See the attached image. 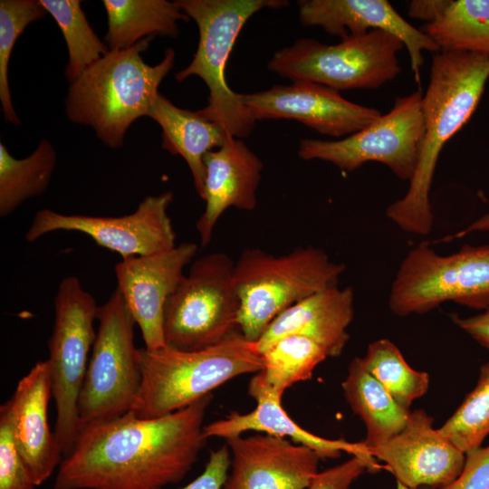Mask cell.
Masks as SVG:
<instances>
[{
  "label": "cell",
  "mask_w": 489,
  "mask_h": 489,
  "mask_svg": "<svg viewBox=\"0 0 489 489\" xmlns=\"http://www.w3.org/2000/svg\"><path fill=\"white\" fill-rule=\"evenodd\" d=\"M454 322L481 346L489 350V302L479 313L462 318L453 316Z\"/></svg>",
  "instance_id": "37"
},
{
  "label": "cell",
  "mask_w": 489,
  "mask_h": 489,
  "mask_svg": "<svg viewBox=\"0 0 489 489\" xmlns=\"http://www.w3.org/2000/svg\"><path fill=\"white\" fill-rule=\"evenodd\" d=\"M248 392L255 399L256 407L250 412H232L225 417L204 427L206 439L221 437L225 440L242 436L247 431H256L280 437H289L292 442L313 450L321 459H335L345 452L351 455L375 459L362 442L345 439H328L312 434L298 425L284 410L282 398L266 389L249 383Z\"/></svg>",
  "instance_id": "22"
},
{
  "label": "cell",
  "mask_w": 489,
  "mask_h": 489,
  "mask_svg": "<svg viewBox=\"0 0 489 489\" xmlns=\"http://www.w3.org/2000/svg\"><path fill=\"white\" fill-rule=\"evenodd\" d=\"M362 361L367 370L404 408L409 409L416 399L427 392L429 375L411 368L399 349L388 339L369 343Z\"/></svg>",
  "instance_id": "30"
},
{
  "label": "cell",
  "mask_w": 489,
  "mask_h": 489,
  "mask_svg": "<svg viewBox=\"0 0 489 489\" xmlns=\"http://www.w3.org/2000/svg\"><path fill=\"white\" fill-rule=\"evenodd\" d=\"M451 0H413L408 5L410 17L426 21V24L436 20L450 4Z\"/></svg>",
  "instance_id": "38"
},
{
  "label": "cell",
  "mask_w": 489,
  "mask_h": 489,
  "mask_svg": "<svg viewBox=\"0 0 489 489\" xmlns=\"http://www.w3.org/2000/svg\"><path fill=\"white\" fill-rule=\"evenodd\" d=\"M434 418L423 409L410 411L403 429L369 454L385 463L403 485L437 488L461 473L465 454L440 434Z\"/></svg>",
  "instance_id": "16"
},
{
  "label": "cell",
  "mask_w": 489,
  "mask_h": 489,
  "mask_svg": "<svg viewBox=\"0 0 489 489\" xmlns=\"http://www.w3.org/2000/svg\"><path fill=\"white\" fill-rule=\"evenodd\" d=\"M353 316L352 289L331 286L280 313L255 341L256 348L261 352L281 337L297 334L317 342L328 357H338L350 339L348 327Z\"/></svg>",
  "instance_id": "21"
},
{
  "label": "cell",
  "mask_w": 489,
  "mask_h": 489,
  "mask_svg": "<svg viewBox=\"0 0 489 489\" xmlns=\"http://www.w3.org/2000/svg\"><path fill=\"white\" fill-rule=\"evenodd\" d=\"M57 161L50 141L43 139L25 158L17 159L0 143V216L5 217L25 200L45 192Z\"/></svg>",
  "instance_id": "28"
},
{
  "label": "cell",
  "mask_w": 489,
  "mask_h": 489,
  "mask_svg": "<svg viewBox=\"0 0 489 489\" xmlns=\"http://www.w3.org/2000/svg\"><path fill=\"white\" fill-rule=\"evenodd\" d=\"M99 329L78 400L81 430L118 418L132 409L142 379L136 324L116 289L99 307Z\"/></svg>",
  "instance_id": "8"
},
{
  "label": "cell",
  "mask_w": 489,
  "mask_h": 489,
  "mask_svg": "<svg viewBox=\"0 0 489 489\" xmlns=\"http://www.w3.org/2000/svg\"><path fill=\"white\" fill-rule=\"evenodd\" d=\"M148 117L158 122L162 129V149L181 156L187 162L195 188L203 199L206 177L204 157L221 147L229 133L197 111L177 107L160 93L154 100Z\"/></svg>",
  "instance_id": "23"
},
{
  "label": "cell",
  "mask_w": 489,
  "mask_h": 489,
  "mask_svg": "<svg viewBox=\"0 0 489 489\" xmlns=\"http://www.w3.org/2000/svg\"><path fill=\"white\" fill-rule=\"evenodd\" d=\"M438 431L465 454L482 446L489 435V361L480 367L475 388Z\"/></svg>",
  "instance_id": "31"
},
{
  "label": "cell",
  "mask_w": 489,
  "mask_h": 489,
  "mask_svg": "<svg viewBox=\"0 0 489 489\" xmlns=\"http://www.w3.org/2000/svg\"><path fill=\"white\" fill-rule=\"evenodd\" d=\"M141 384L130 410L140 418L158 417L182 409L238 376L262 369L255 341L239 331L200 350L166 346L139 349Z\"/></svg>",
  "instance_id": "4"
},
{
  "label": "cell",
  "mask_w": 489,
  "mask_h": 489,
  "mask_svg": "<svg viewBox=\"0 0 489 489\" xmlns=\"http://www.w3.org/2000/svg\"><path fill=\"white\" fill-rule=\"evenodd\" d=\"M110 51L133 46L147 37L178 36V22L189 21L174 2L167 0H104Z\"/></svg>",
  "instance_id": "25"
},
{
  "label": "cell",
  "mask_w": 489,
  "mask_h": 489,
  "mask_svg": "<svg viewBox=\"0 0 489 489\" xmlns=\"http://www.w3.org/2000/svg\"><path fill=\"white\" fill-rule=\"evenodd\" d=\"M15 444L9 417L0 407V489H35Z\"/></svg>",
  "instance_id": "33"
},
{
  "label": "cell",
  "mask_w": 489,
  "mask_h": 489,
  "mask_svg": "<svg viewBox=\"0 0 489 489\" xmlns=\"http://www.w3.org/2000/svg\"><path fill=\"white\" fill-rule=\"evenodd\" d=\"M176 5L198 27L199 39L191 62L175 74L181 82L197 76L208 88L207 104L197 112L240 139L253 131L255 120L241 93L230 89L225 66L236 39L249 18L264 8L280 9L285 0H177Z\"/></svg>",
  "instance_id": "6"
},
{
  "label": "cell",
  "mask_w": 489,
  "mask_h": 489,
  "mask_svg": "<svg viewBox=\"0 0 489 489\" xmlns=\"http://www.w3.org/2000/svg\"><path fill=\"white\" fill-rule=\"evenodd\" d=\"M421 31L440 51L489 58V0H451L442 14Z\"/></svg>",
  "instance_id": "27"
},
{
  "label": "cell",
  "mask_w": 489,
  "mask_h": 489,
  "mask_svg": "<svg viewBox=\"0 0 489 489\" xmlns=\"http://www.w3.org/2000/svg\"><path fill=\"white\" fill-rule=\"evenodd\" d=\"M172 201L170 191L148 196L134 212L121 216L66 215L42 209L35 214L25 240L33 243L59 230L77 231L89 235L98 245L120 254L121 259L165 252L177 245L168 214Z\"/></svg>",
  "instance_id": "13"
},
{
  "label": "cell",
  "mask_w": 489,
  "mask_h": 489,
  "mask_svg": "<svg viewBox=\"0 0 489 489\" xmlns=\"http://www.w3.org/2000/svg\"><path fill=\"white\" fill-rule=\"evenodd\" d=\"M99 307L75 276L63 278L54 298V321L47 359L56 407L54 434L64 457L81 432L78 400L96 338Z\"/></svg>",
  "instance_id": "10"
},
{
  "label": "cell",
  "mask_w": 489,
  "mask_h": 489,
  "mask_svg": "<svg viewBox=\"0 0 489 489\" xmlns=\"http://www.w3.org/2000/svg\"><path fill=\"white\" fill-rule=\"evenodd\" d=\"M404 47L395 35L372 30L337 44L302 38L274 53L270 71L292 82H316L336 91L377 89L401 72L398 53Z\"/></svg>",
  "instance_id": "7"
},
{
  "label": "cell",
  "mask_w": 489,
  "mask_h": 489,
  "mask_svg": "<svg viewBox=\"0 0 489 489\" xmlns=\"http://www.w3.org/2000/svg\"><path fill=\"white\" fill-rule=\"evenodd\" d=\"M52 379L48 360L34 364L18 382L5 408L19 453L36 486L61 464L62 451L48 422Z\"/></svg>",
  "instance_id": "19"
},
{
  "label": "cell",
  "mask_w": 489,
  "mask_h": 489,
  "mask_svg": "<svg viewBox=\"0 0 489 489\" xmlns=\"http://www.w3.org/2000/svg\"><path fill=\"white\" fill-rule=\"evenodd\" d=\"M197 252L195 243L186 242L165 252L121 259L115 265L117 289L149 350L167 346L164 336L166 305L184 277L186 265L191 263Z\"/></svg>",
  "instance_id": "15"
},
{
  "label": "cell",
  "mask_w": 489,
  "mask_h": 489,
  "mask_svg": "<svg viewBox=\"0 0 489 489\" xmlns=\"http://www.w3.org/2000/svg\"><path fill=\"white\" fill-rule=\"evenodd\" d=\"M231 454L222 489H306L320 456L292 440L264 433L225 439Z\"/></svg>",
  "instance_id": "17"
},
{
  "label": "cell",
  "mask_w": 489,
  "mask_h": 489,
  "mask_svg": "<svg viewBox=\"0 0 489 489\" xmlns=\"http://www.w3.org/2000/svg\"><path fill=\"white\" fill-rule=\"evenodd\" d=\"M212 398L158 417L129 411L84 427L58 467L53 489H161L180 482L207 440L204 419Z\"/></svg>",
  "instance_id": "1"
},
{
  "label": "cell",
  "mask_w": 489,
  "mask_h": 489,
  "mask_svg": "<svg viewBox=\"0 0 489 489\" xmlns=\"http://www.w3.org/2000/svg\"><path fill=\"white\" fill-rule=\"evenodd\" d=\"M230 464L231 454L225 444L211 452L203 472L197 477L178 489H222L228 475Z\"/></svg>",
  "instance_id": "36"
},
{
  "label": "cell",
  "mask_w": 489,
  "mask_h": 489,
  "mask_svg": "<svg viewBox=\"0 0 489 489\" xmlns=\"http://www.w3.org/2000/svg\"><path fill=\"white\" fill-rule=\"evenodd\" d=\"M60 27L68 50L65 76L75 82L110 50L90 25L79 0H39Z\"/></svg>",
  "instance_id": "29"
},
{
  "label": "cell",
  "mask_w": 489,
  "mask_h": 489,
  "mask_svg": "<svg viewBox=\"0 0 489 489\" xmlns=\"http://www.w3.org/2000/svg\"><path fill=\"white\" fill-rule=\"evenodd\" d=\"M345 268L312 246L278 256L258 248L244 250L234 266V283L240 299V332L248 340L257 341L283 311L337 285Z\"/></svg>",
  "instance_id": "5"
},
{
  "label": "cell",
  "mask_w": 489,
  "mask_h": 489,
  "mask_svg": "<svg viewBox=\"0 0 489 489\" xmlns=\"http://www.w3.org/2000/svg\"><path fill=\"white\" fill-rule=\"evenodd\" d=\"M379 469L375 459L352 455L340 465L318 472L306 489H350L365 471L376 473Z\"/></svg>",
  "instance_id": "34"
},
{
  "label": "cell",
  "mask_w": 489,
  "mask_h": 489,
  "mask_svg": "<svg viewBox=\"0 0 489 489\" xmlns=\"http://www.w3.org/2000/svg\"><path fill=\"white\" fill-rule=\"evenodd\" d=\"M396 489H412V488L407 487V486L403 485L402 484L397 482Z\"/></svg>",
  "instance_id": "40"
},
{
  "label": "cell",
  "mask_w": 489,
  "mask_h": 489,
  "mask_svg": "<svg viewBox=\"0 0 489 489\" xmlns=\"http://www.w3.org/2000/svg\"><path fill=\"white\" fill-rule=\"evenodd\" d=\"M344 397L363 421L367 450L383 444L405 427L410 409L398 405L386 388L367 370L362 358H354L343 380Z\"/></svg>",
  "instance_id": "24"
},
{
  "label": "cell",
  "mask_w": 489,
  "mask_h": 489,
  "mask_svg": "<svg viewBox=\"0 0 489 489\" xmlns=\"http://www.w3.org/2000/svg\"><path fill=\"white\" fill-rule=\"evenodd\" d=\"M422 105L421 90L398 97L387 114L343 139H302L299 156L304 160L328 161L346 172L376 161L400 179L410 181L425 134Z\"/></svg>",
  "instance_id": "12"
},
{
  "label": "cell",
  "mask_w": 489,
  "mask_h": 489,
  "mask_svg": "<svg viewBox=\"0 0 489 489\" xmlns=\"http://www.w3.org/2000/svg\"><path fill=\"white\" fill-rule=\"evenodd\" d=\"M299 20L304 26H319L340 39L381 30L398 37L407 48L411 71L420 86L423 52H440L421 30L403 18L387 0H302Z\"/></svg>",
  "instance_id": "18"
},
{
  "label": "cell",
  "mask_w": 489,
  "mask_h": 489,
  "mask_svg": "<svg viewBox=\"0 0 489 489\" xmlns=\"http://www.w3.org/2000/svg\"><path fill=\"white\" fill-rule=\"evenodd\" d=\"M46 10L39 0L0 1V101L5 120L21 123L16 115L8 81V65L15 42L33 22L43 19Z\"/></svg>",
  "instance_id": "32"
},
{
  "label": "cell",
  "mask_w": 489,
  "mask_h": 489,
  "mask_svg": "<svg viewBox=\"0 0 489 489\" xmlns=\"http://www.w3.org/2000/svg\"><path fill=\"white\" fill-rule=\"evenodd\" d=\"M483 311L489 302V245L439 255L423 243L408 252L391 284L388 305L398 316L427 312L445 302Z\"/></svg>",
  "instance_id": "11"
},
{
  "label": "cell",
  "mask_w": 489,
  "mask_h": 489,
  "mask_svg": "<svg viewBox=\"0 0 489 489\" xmlns=\"http://www.w3.org/2000/svg\"><path fill=\"white\" fill-rule=\"evenodd\" d=\"M235 263L221 252L195 260L169 297L164 336L169 347L196 350L239 332L240 299L234 283Z\"/></svg>",
  "instance_id": "9"
},
{
  "label": "cell",
  "mask_w": 489,
  "mask_h": 489,
  "mask_svg": "<svg viewBox=\"0 0 489 489\" xmlns=\"http://www.w3.org/2000/svg\"><path fill=\"white\" fill-rule=\"evenodd\" d=\"M488 79V57L444 51L434 54L423 96L425 134L417 165L406 195L387 209V216L402 230L422 235L431 231L429 194L438 157L472 117Z\"/></svg>",
  "instance_id": "2"
},
{
  "label": "cell",
  "mask_w": 489,
  "mask_h": 489,
  "mask_svg": "<svg viewBox=\"0 0 489 489\" xmlns=\"http://www.w3.org/2000/svg\"><path fill=\"white\" fill-rule=\"evenodd\" d=\"M205 210L197 222L200 244H209L220 216L230 207L251 211L264 164L240 139L228 134L224 144L204 157Z\"/></svg>",
  "instance_id": "20"
},
{
  "label": "cell",
  "mask_w": 489,
  "mask_h": 489,
  "mask_svg": "<svg viewBox=\"0 0 489 489\" xmlns=\"http://www.w3.org/2000/svg\"><path fill=\"white\" fill-rule=\"evenodd\" d=\"M488 231H489V212L483 215L481 217H479L477 220L473 222L467 227L460 230L456 234L453 235H449V236H445L443 239H440L439 241L448 242L454 239L462 238L471 233L488 232Z\"/></svg>",
  "instance_id": "39"
},
{
  "label": "cell",
  "mask_w": 489,
  "mask_h": 489,
  "mask_svg": "<svg viewBox=\"0 0 489 489\" xmlns=\"http://www.w3.org/2000/svg\"><path fill=\"white\" fill-rule=\"evenodd\" d=\"M421 489H489V446L466 453L461 473L450 484Z\"/></svg>",
  "instance_id": "35"
},
{
  "label": "cell",
  "mask_w": 489,
  "mask_h": 489,
  "mask_svg": "<svg viewBox=\"0 0 489 489\" xmlns=\"http://www.w3.org/2000/svg\"><path fill=\"white\" fill-rule=\"evenodd\" d=\"M260 354L262 369L250 383L280 398L292 385L310 379L316 367L328 358L321 345L297 334L281 337Z\"/></svg>",
  "instance_id": "26"
},
{
  "label": "cell",
  "mask_w": 489,
  "mask_h": 489,
  "mask_svg": "<svg viewBox=\"0 0 489 489\" xmlns=\"http://www.w3.org/2000/svg\"><path fill=\"white\" fill-rule=\"evenodd\" d=\"M153 38L109 51L70 84L65 99L68 119L91 127L110 148L121 147L130 125L148 116L158 86L173 68L172 48L166 49L159 63L145 62L142 53Z\"/></svg>",
  "instance_id": "3"
},
{
  "label": "cell",
  "mask_w": 489,
  "mask_h": 489,
  "mask_svg": "<svg viewBox=\"0 0 489 489\" xmlns=\"http://www.w3.org/2000/svg\"><path fill=\"white\" fill-rule=\"evenodd\" d=\"M251 117L294 120L323 135L350 136L381 116L379 110L344 99L338 91L307 81L241 94Z\"/></svg>",
  "instance_id": "14"
}]
</instances>
